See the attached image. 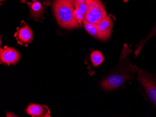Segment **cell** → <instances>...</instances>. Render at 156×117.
<instances>
[{
	"instance_id": "cell-1",
	"label": "cell",
	"mask_w": 156,
	"mask_h": 117,
	"mask_svg": "<svg viewBox=\"0 0 156 117\" xmlns=\"http://www.w3.org/2000/svg\"><path fill=\"white\" fill-rule=\"evenodd\" d=\"M131 52L130 47L125 44L115 71L101 83V87L104 90L108 91L118 89L127 81L134 78V75L136 73L135 66L131 64L129 59Z\"/></svg>"
},
{
	"instance_id": "cell-2",
	"label": "cell",
	"mask_w": 156,
	"mask_h": 117,
	"mask_svg": "<svg viewBox=\"0 0 156 117\" xmlns=\"http://www.w3.org/2000/svg\"><path fill=\"white\" fill-rule=\"evenodd\" d=\"M52 10L56 20L63 28L74 29L80 27L74 16V8L70 0H55Z\"/></svg>"
},
{
	"instance_id": "cell-3",
	"label": "cell",
	"mask_w": 156,
	"mask_h": 117,
	"mask_svg": "<svg viewBox=\"0 0 156 117\" xmlns=\"http://www.w3.org/2000/svg\"><path fill=\"white\" fill-rule=\"evenodd\" d=\"M135 66L141 92L146 100L156 109V73Z\"/></svg>"
},
{
	"instance_id": "cell-4",
	"label": "cell",
	"mask_w": 156,
	"mask_h": 117,
	"mask_svg": "<svg viewBox=\"0 0 156 117\" xmlns=\"http://www.w3.org/2000/svg\"><path fill=\"white\" fill-rule=\"evenodd\" d=\"M86 3L87 9L84 19L88 22L98 24L107 17L104 6L99 0H87Z\"/></svg>"
},
{
	"instance_id": "cell-5",
	"label": "cell",
	"mask_w": 156,
	"mask_h": 117,
	"mask_svg": "<svg viewBox=\"0 0 156 117\" xmlns=\"http://www.w3.org/2000/svg\"><path fill=\"white\" fill-rule=\"evenodd\" d=\"M19 51L12 47L5 46L0 50V60L2 64L6 65L15 64L21 58Z\"/></svg>"
},
{
	"instance_id": "cell-6",
	"label": "cell",
	"mask_w": 156,
	"mask_h": 117,
	"mask_svg": "<svg viewBox=\"0 0 156 117\" xmlns=\"http://www.w3.org/2000/svg\"><path fill=\"white\" fill-rule=\"evenodd\" d=\"M14 36L17 43L22 46H27L33 41V32L30 27L25 23L17 29Z\"/></svg>"
},
{
	"instance_id": "cell-7",
	"label": "cell",
	"mask_w": 156,
	"mask_h": 117,
	"mask_svg": "<svg viewBox=\"0 0 156 117\" xmlns=\"http://www.w3.org/2000/svg\"><path fill=\"white\" fill-rule=\"evenodd\" d=\"M97 29L99 33V39L106 40L109 39L111 35L113 27L112 20L108 16L97 24Z\"/></svg>"
},
{
	"instance_id": "cell-8",
	"label": "cell",
	"mask_w": 156,
	"mask_h": 117,
	"mask_svg": "<svg viewBox=\"0 0 156 117\" xmlns=\"http://www.w3.org/2000/svg\"><path fill=\"white\" fill-rule=\"evenodd\" d=\"M26 113L33 117H50V110L48 106L30 104L25 109Z\"/></svg>"
},
{
	"instance_id": "cell-9",
	"label": "cell",
	"mask_w": 156,
	"mask_h": 117,
	"mask_svg": "<svg viewBox=\"0 0 156 117\" xmlns=\"http://www.w3.org/2000/svg\"><path fill=\"white\" fill-rule=\"evenodd\" d=\"M156 36V22H155L149 33H148V35L145 37L140 40L136 45V48L134 52V55H135L136 58L139 56V54L141 53L144 47L146 45L148 41Z\"/></svg>"
},
{
	"instance_id": "cell-10",
	"label": "cell",
	"mask_w": 156,
	"mask_h": 117,
	"mask_svg": "<svg viewBox=\"0 0 156 117\" xmlns=\"http://www.w3.org/2000/svg\"><path fill=\"white\" fill-rule=\"evenodd\" d=\"M27 4L29 6L30 15L32 18L37 19L43 15V8L40 2L37 0H32L31 2H27Z\"/></svg>"
},
{
	"instance_id": "cell-11",
	"label": "cell",
	"mask_w": 156,
	"mask_h": 117,
	"mask_svg": "<svg viewBox=\"0 0 156 117\" xmlns=\"http://www.w3.org/2000/svg\"><path fill=\"white\" fill-rule=\"evenodd\" d=\"M83 25L84 28L90 35L95 38L99 39V33L97 29V24L90 23L87 21L86 20L84 19L83 21Z\"/></svg>"
},
{
	"instance_id": "cell-12",
	"label": "cell",
	"mask_w": 156,
	"mask_h": 117,
	"mask_svg": "<svg viewBox=\"0 0 156 117\" xmlns=\"http://www.w3.org/2000/svg\"><path fill=\"white\" fill-rule=\"evenodd\" d=\"M90 58L92 64L95 67L101 64L104 60L102 53L98 50H94L92 52L90 55Z\"/></svg>"
},
{
	"instance_id": "cell-13",
	"label": "cell",
	"mask_w": 156,
	"mask_h": 117,
	"mask_svg": "<svg viewBox=\"0 0 156 117\" xmlns=\"http://www.w3.org/2000/svg\"><path fill=\"white\" fill-rule=\"evenodd\" d=\"M73 5L74 9L80 10L82 14L85 16L87 9V6L86 3H75L73 4Z\"/></svg>"
},
{
	"instance_id": "cell-14",
	"label": "cell",
	"mask_w": 156,
	"mask_h": 117,
	"mask_svg": "<svg viewBox=\"0 0 156 117\" xmlns=\"http://www.w3.org/2000/svg\"><path fill=\"white\" fill-rule=\"evenodd\" d=\"M74 16L76 18L77 21L80 25V27H82L83 24V21L84 19V15L82 14L80 10L74 9Z\"/></svg>"
},
{
	"instance_id": "cell-15",
	"label": "cell",
	"mask_w": 156,
	"mask_h": 117,
	"mask_svg": "<svg viewBox=\"0 0 156 117\" xmlns=\"http://www.w3.org/2000/svg\"><path fill=\"white\" fill-rule=\"evenodd\" d=\"M72 4L75 3H86L87 0H70Z\"/></svg>"
},
{
	"instance_id": "cell-16",
	"label": "cell",
	"mask_w": 156,
	"mask_h": 117,
	"mask_svg": "<svg viewBox=\"0 0 156 117\" xmlns=\"http://www.w3.org/2000/svg\"><path fill=\"white\" fill-rule=\"evenodd\" d=\"M6 117H17L16 115L15 114H14V113H12V112H6Z\"/></svg>"
},
{
	"instance_id": "cell-17",
	"label": "cell",
	"mask_w": 156,
	"mask_h": 117,
	"mask_svg": "<svg viewBox=\"0 0 156 117\" xmlns=\"http://www.w3.org/2000/svg\"><path fill=\"white\" fill-rule=\"evenodd\" d=\"M0 1H1V2H2V0H0Z\"/></svg>"
}]
</instances>
